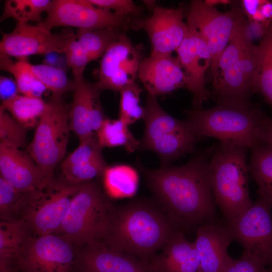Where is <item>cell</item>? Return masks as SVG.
Instances as JSON below:
<instances>
[{"label":"cell","mask_w":272,"mask_h":272,"mask_svg":"<svg viewBox=\"0 0 272 272\" xmlns=\"http://www.w3.org/2000/svg\"><path fill=\"white\" fill-rule=\"evenodd\" d=\"M124 31L116 28L95 30L78 29L68 43L64 53L67 64L72 71L74 80L83 79L87 65L101 57Z\"/></svg>","instance_id":"obj_19"},{"label":"cell","mask_w":272,"mask_h":272,"mask_svg":"<svg viewBox=\"0 0 272 272\" xmlns=\"http://www.w3.org/2000/svg\"><path fill=\"white\" fill-rule=\"evenodd\" d=\"M143 89L137 83L127 85L121 89L119 118L128 125L143 119L145 109L141 105L140 95Z\"/></svg>","instance_id":"obj_35"},{"label":"cell","mask_w":272,"mask_h":272,"mask_svg":"<svg viewBox=\"0 0 272 272\" xmlns=\"http://www.w3.org/2000/svg\"><path fill=\"white\" fill-rule=\"evenodd\" d=\"M266 265L254 257L242 254L238 259H233L225 272H269Z\"/></svg>","instance_id":"obj_39"},{"label":"cell","mask_w":272,"mask_h":272,"mask_svg":"<svg viewBox=\"0 0 272 272\" xmlns=\"http://www.w3.org/2000/svg\"><path fill=\"white\" fill-rule=\"evenodd\" d=\"M209 157L208 150L181 166L151 169L138 165L155 200L184 233L217 221Z\"/></svg>","instance_id":"obj_1"},{"label":"cell","mask_w":272,"mask_h":272,"mask_svg":"<svg viewBox=\"0 0 272 272\" xmlns=\"http://www.w3.org/2000/svg\"><path fill=\"white\" fill-rule=\"evenodd\" d=\"M149 262L153 272H201L194 243L188 241L180 230L168 240L162 252L155 255Z\"/></svg>","instance_id":"obj_24"},{"label":"cell","mask_w":272,"mask_h":272,"mask_svg":"<svg viewBox=\"0 0 272 272\" xmlns=\"http://www.w3.org/2000/svg\"><path fill=\"white\" fill-rule=\"evenodd\" d=\"M26 129L0 107V144L19 149L25 143Z\"/></svg>","instance_id":"obj_37"},{"label":"cell","mask_w":272,"mask_h":272,"mask_svg":"<svg viewBox=\"0 0 272 272\" xmlns=\"http://www.w3.org/2000/svg\"><path fill=\"white\" fill-rule=\"evenodd\" d=\"M10 270H11V272H19L15 269H14L13 268H12L11 267H10Z\"/></svg>","instance_id":"obj_46"},{"label":"cell","mask_w":272,"mask_h":272,"mask_svg":"<svg viewBox=\"0 0 272 272\" xmlns=\"http://www.w3.org/2000/svg\"><path fill=\"white\" fill-rule=\"evenodd\" d=\"M0 67L13 75L20 94L42 98L47 90L33 73L30 63L26 59L14 61L10 57L0 54Z\"/></svg>","instance_id":"obj_28"},{"label":"cell","mask_w":272,"mask_h":272,"mask_svg":"<svg viewBox=\"0 0 272 272\" xmlns=\"http://www.w3.org/2000/svg\"><path fill=\"white\" fill-rule=\"evenodd\" d=\"M187 25V31L176 50V57L186 77V88L193 95V109H201L203 103L211 96L206 86V74L211 66V55L198 32L191 25Z\"/></svg>","instance_id":"obj_17"},{"label":"cell","mask_w":272,"mask_h":272,"mask_svg":"<svg viewBox=\"0 0 272 272\" xmlns=\"http://www.w3.org/2000/svg\"><path fill=\"white\" fill-rule=\"evenodd\" d=\"M24 193L0 177L1 220L9 221L19 219Z\"/></svg>","instance_id":"obj_36"},{"label":"cell","mask_w":272,"mask_h":272,"mask_svg":"<svg viewBox=\"0 0 272 272\" xmlns=\"http://www.w3.org/2000/svg\"><path fill=\"white\" fill-rule=\"evenodd\" d=\"M178 230L154 199L139 197L111 205L100 242L149 262Z\"/></svg>","instance_id":"obj_2"},{"label":"cell","mask_w":272,"mask_h":272,"mask_svg":"<svg viewBox=\"0 0 272 272\" xmlns=\"http://www.w3.org/2000/svg\"><path fill=\"white\" fill-rule=\"evenodd\" d=\"M193 242L198 253L201 272H225L232 262L227 249L233 240L225 223L216 222L199 227Z\"/></svg>","instance_id":"obj_22"},{"label":"cell","mask_w":272,"mask_h":272,"mask_svg":"<svg viewBox=\"0 0 272 272\" xmlns=\"http://www.w3.org/2000/svg\"><path fill=\"white\" fill-rule=\"evenodd\" d=\"M263 2L264 1L261 0H243L241 1V7L245 15L250 18V20L258 11L260 6Z\"/></svg>","instance_id":"obj_41"},{"label":"cell","mask_w":272,"mask_h":272,"mask_svg":"<svg viewBox=\"0 0 272 272\" xmlns=\"http://www.w3.org/2000/svg\"><path fill=\"white\" fill-rule=\"evenodd\" d=\"M19 94L17 84L12 78L1 76L0 97L2 102L8 101Z\"/></svg>","instance_id":"obj_40"},{"label":"cell","mask_w":272,"mask_h":272,"mask_svg":"<svg viewBox=\"0 0 272 272\" xmlns=\"http://www.w3.org/2000/svg\"><path fill=\"white\" fill-rule=\"evenodd\" d=\"M263 143L272 147V118H271L267 125Z\"/></svg>","instance_id":"obj_43"},{"label":"cell","mask_w":272,"mask_h":272,"mask_svg":"<svg viewBox=\"0 0 272 272\" xmlns=\"http://www.w3.org/2000/svg\"><path fill=\"white\" fill-rule=\"evenodd\" d=\"M205 1L209 4L214 6L217 4H228L231 2V1L227 0H208Z\"/></svg>","instance_id":"obj_44"},{"label":"cell","mask_w":272,"mask_h":272,"mask_svg":"<svg viewBox=\"0 0 272 272\" xmlns=\"http://www.w3.org/2000/svg\"><path fill=\"white\" fill-rule=\"evenodd\" d=\"M92 5L102 9L113 10L116 15L134 18L140 16L144 10L143 6H138L131 0H88Z\"/></svg>","instance_id":"obj_38"},{"label":"cell","mask_w":272,"mask_h":272,"mask_svg":"<svg viewBox=\"0 0 272 272\" xmlns=\"http://www.w3.org/2000/svg\"><path fill=\"white\" fill-rule=\"evenodd\" d=\"M0 172L2 177L23 192L49 184L29 155L19 149L2 144H0Z\"/></svg>","instance_id":"obj_23"},{"label":"cell","mask_w":272,"mask_h":272,"mask_svg":"<svg viewBox=\"0 0 272 272\" xmlns=\"http://www.w3.org/2000/svg\"><path fill=\"white\" fill-rule=\"evenodd\" d=\"M33 231L24 220H1L0 264L11 266L24 243L31 237Z\"/></svg>","instance_id":"obj_25"},{"label":"cell","mask_w":272,"mask_h":272,"mask_svg":"<svg viewBox=\"0 0 272 272\" xmlns=\"http://www.w3.org/2000/svg\"><path fill=\"white\" fill-rule=\"evenodd\" d=\"M144 58L143 47L133 45L123 32L101 57L96 83L99 89L119 92L125 86L136 83Z\"/></svg>","instance_id":"obj_14"},{"label":"cell","mask_w":272,"mask_h":272,"mask_svg":"<svg viewBox=\"0 0 272 272\" xmlns=\"http://www.w3.org/2000/svg\"><path fill=\"white\" fill-rule=\"evenodd\" d=\"M181 5L177 8L156 6L147 18H134L132 30H144L151 43V55H170L176 51L187 31L184 21L187 10Z\"/></svg>","instance_id":"obj_16"},{"label":"cell","mask_w":272,"mask_h":272,"mask_svg":"<svg viewBox=\"0 0 272 272\" xmlns=\"http://www.w3.org/2000/svg\"><path fill=\"white\" fill-rule=\"evenodd\" d=\"M0 272H11L10 266L4 264H0Z\"/></svg>","instance_id":"obj_45"},{"label":"cell","mask_w":272,"mask_h":272,"mask_svg":"<svg viewBox=\"0 0 272 272\" xmlns=\"http://www.w3.org/2000/svg\"><path fill=\"white\" fill-rule=\"evenodd\" d=\"M184 113L185 120L197 136L211 137L251 151L264 145L270 119L250 100L223 101L209 109H187Z\"/></svg>","instance_id":"obj_3"},{"label":"cell","mask_w":272,"mask_h":272,"mask_svg":"<svg viewBox=\"0 0 272 272\" xmlns=\"http://www.w3.org/2000/svg\"><path fill=\"white\" fill-rule=\"evenodd\" d=\"M248 168L257 184L258 197L272 206V147L264 144L251 150Z\"/></svg>","instance_id":"obj_26"},{"label":"cell","mask_w":272,"mask_h":272,"mask_svg":"<svg viewBox=\"0 0 272 272\" xmlns=\"http://www.w3.org/2000/svg\"><path fill=\"white\" fill-rule=\"evenodd\" d=\"M69 110L61 98L52 97L47 102L28 147L29 155L48 184L54 180L55 168L66 150L71 130Z\"/></svg>","instance_id":"obj_9"},{"label":"cell","mask_w":272,"mask_h":272,"mask_svg":"<svg viewBox=\"0 0 272 272\" xmlns=\"http://www.w3.org/2000/svg\"><path fill=\"white\" fill-rule=\"evenodd\" d=\"M143 118L145 126L141 148L155 152L163 166L192 152L201 137L191 129L187 121L168 114L156 97L148 94Z\"/></svg>","instance_id":"obj_7"},{"label":"cell","mask_w":272,"mask_h":272,"mask_svg":"<svg viewBox=\"0 0 272 272\" xmlns=\"http://www.w3.org/2000/svg\"><path fill=\"white\" fill-rule=\"evenodd\" d=\"M104 189L108 196L123 198L137 192L139 177L137 171L126 164L108 166L103 175Z\"/></svg>","instance_id":"obj_27"},{"label":"cell","mask_w":272,"mask_h":272,"mask_svg":"<svg viewBox=\"0 0 272 272\" xmlns=\"http://www.w3.org/2000/svg\"><path fill=\"white\" fill-rule=\"evenodd\" d=\"M75 254L64 237L50 234L31 236L14 261L19 272H70Z\"/></svg>","instance_id":"obj_13"},{"label":"cell","mask_w":272,"mask_h":272,"mask_svg":"<svg viewBox=\"0 0 272 272\" xmlns=\"http://www.w3.org/2000/svg\"><path fill=\"white\" fill-rule=\"evenodd\" d=\"M81 272H153L149 262L109 248L101 242L81 248L75 256Z\"/></svg>","instance_id":"obj_20"},{"label":"cell","mask_w":272,"mask_h":272,"mask_svg":"<svg viewBox=\"0 0 272 272\" xmlns=\"http://www.w3.org/2000/svg\"><path fill=\"white\" fill-rule=\"evenodd\" d=\"M133 18L96 7L88 0H54L46 17L37 25L49 31L58 27L88 30L116 28L127 31L132 29Z\"/></svg>","instance_id":"obj_11"},{"label":"cell","mask_w":272,"mask_h":272,"mask_svg":"<svg viewBox=\"0 0 272 272\" xmlns=\"http://www.w3.org/2000/svg\"><path fill=\"white\" fill-rule=\"evenodd\" d=\"M51 3L49 0H7L1 22L12 18L19 23L35 22L39 24L42 21V14L47 13Z\"/></svg>","instance_id":"obj_32"},{"label":"cell","mask_w":272,"mask_h":272,"mask_svg":"<svg viewBox=\"0 0 272 272\" xmlns=\"http://www.w3.org/2000/svg\"><path fill=\"white\" fill-rule=\"evenodd\" d=\"M102 148L123 147L131 153L141 148V142L135 138L128 125L120 119L106 118L96 132Z\"/></svg>","instance_id":"obj_31"},{"label":"cell","mask_w":272,"mask_h":272,"mask_svg":"<svg viewBox=\"0 0 272 272\" xmlns=\"http://www.w3.org/2000/svg\"><path fill=\"white\" fill-rule=\"evenodd\" d=\"M256 91L272 107V20L257 45Z\"/></svg>","instance_id":"obj_30"},{"label":"cell","mask_w":272,"mask_h":272,"mask_svg":"<svg viewBox=\"0 0 272 272\" xmlns=\"http://www.w3.org/2000/svg\"><path fill=\"white\" fill-rule=\"evenodd\" d=\"M270 267L269 269V272H272V264L270 265Z\"/></svg>","instance_id":"obj_47"},{"label":"cell","mask_w":272,"mask_h":272,"mask_svg":"<svg viewBox=\"0 0 272 272\" xmlns=\"http://www.w3.org/2000/svg\"><path fill=\"white\" fill-rule=\"evenodd\" d=\"M209 150V168L216 204L225 223L230 224L253 202L248 190V149L220 142Z\"/></svg>","instance_id":"obj_4"},{"label":"cell","mask_w":272,"mask_h":272,"mask_svg":"<svg viewBox=\"0 0 272 272\" xmlns=\"http://www.w3.org/2000/svg\"><path fill=\"white\" fill-rule=\"evenodd\" d=\"M75 82L69 123L71 130L81 142L96 133L107 117L100 101L102 91L97 83L84 78Z\"/></svg>","instance_id":"obj_18"},{"label":"cell","mask_w":272,"mask_h":272,"mask_svg":"<svg viewBox=\"0 0 272 272\" xmlns=\"http://www.w3.org/2000/svg\"><path fill=\"white\" fill-rule=\"evenodd\" d=\"M75 34L70 30L53 33L37 24L17 23L13 31L2 34L0 54L21 60L32 55L64 53Z\"/></svg>","instance_id":"obj_15"},{"label":"cell","mask_w":272,"mask_h":272,"mask_svg":"<svg viewBox=\"0 0 272 272\" xmlns=\"http://www.w3.org/2000/svg\"><path fill=\"white\" fill-rule=\"evenodd\" d=\"M148 94L157 97L181 88H186V79L177 57L170 55H151L144 57L138 71Z\"/></svg>","instance_id":"obj_21"},{"label":"cell","mask_w":272,"mask_h":272,"mask_svg":"<svg viewBox=\"0 0 272 272\" xmlns=\"http://www.w3.org/2000/svg\"><path fill=\"white\" fill-rule=\"evenodd\" d=\"M245 28L232 38L219 59V78L211 92L216 102L250 100L256 92L257 45Z\"/></svg>","instance_id":"obj_5"},{"label":"cell","mask_w":272,"mask_h":272,"mask_svg":"<svg viewBox=\"0 0 272 272\" xmlns=\"http://www.w3.org/2000/svg\"><path fill=\"white\" fill-rule=\"evenodd\" d=\"M30 67L47 90L52 93V97L61 98L63 94L73 91L75 82L69 79L63 70L47 64L30 63Z\"/></svg>","instance_id":"obj_33"},{"label":"cell","mask_w":272,"mask_h":272,"mask_svg":"<svg viewBox=\"0 0 272 272\" xmlns=\"http://www.w3.org/2000/svg\"><path fill=\"white\" fill-rule=\"evenodd\" d=\"M272 206L258 197L233 222L226 224L242 254L272 264Z\"/></svg>","instance_id":"obj_12"},{"label":"cell","mask_w":272,"mask_h":272,"mask_svg":"<svg viewBox=\"0 0 272 272\" xmlns=\"http://www.w3.org/2000/svg\"><path fill=\"white\" fill-rule=\"evenodd\" d=\"M186 18L187 23L195 29L208 47L214 85L219 78L218 63L221 54L232 38L245 28L248 21L242 7L234 6L222 12L200 0L190 2Z\"/></svg>","instance_id":"obj_8"},{"label":"cell","mask_w":272,"mask_h":272,"mask_svg":"<svg viewBox=\"0 0 272 272\" xmlns=\"http://www.w3.org/2000/svg\"><path fill=\"white\" fill-rule=\"evenodd\" d=\"M82 184L71 183L62 179L53 180L44 188L25 192L19 219L25 221L36 235L55 233Z\"/></svg>","instance_id":"obj_10"},{"label":"cell","mask_w":272,"mask_h":272,"mask_svg":"<svg viewBox=\"0 0 272 272\" xmlns=\"http://www.w3.org/2000/svg\"><path fill=\"white\" fill-rule=\"evenodd\" d=\"M259 11L265 21L272 20V1H264Z\"/></svg>","instance_id":"obj_42"},{"label":"cell","mask_w":272,"mask_h":272,"mask_svg":"<svg viewBox=\"0 0 272 272\" xmlns=\"http://www.w3.org/2000/svg\"><path fill=\"white\" fill-rule=\"evenodd\" d=\"M112 203L99 183H83L73 196L61 224L55 233L81 248L100 242Z\"/></svg>","instance_id":"obj_6"},{"label":"cell","mask_w":272,"mask_h":272,"mask_svg":"<svg viewBox=\"0 0 272 272\" xmlns=\"http://www.w3.org/2000/svg\"><path fill=\"white\" fill-rule=\"evenodd\" d=\"M47 102L42 98L32 97L18 94L2 102L1 106L26 129L37 125L44 112Z\"/></svg>","instance_id":"obj_29"},{"label":"cell","mask_w":272,"mask_h":272,"mask_svg":"<svg viewBox=\"0 0 272 272\" xmlns=\"http://www.w3.org/2000/svg\"><path fill=\"white\" fill-rule=\"evenodd\" d=\"M108 166L103 155L61 168L63 179L73 184H82L103 176Z\"/></svg>","instance_id":"obj_34"}]
</instances>
